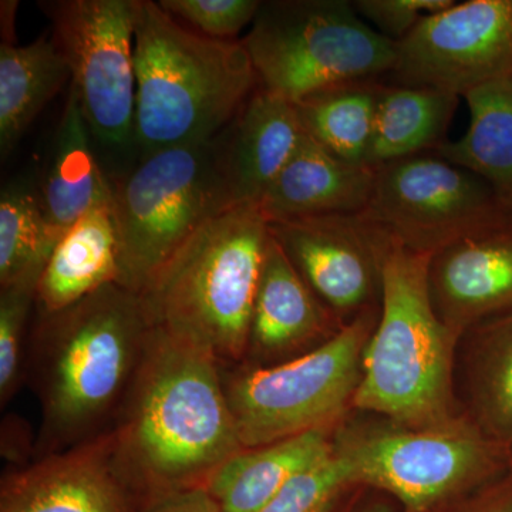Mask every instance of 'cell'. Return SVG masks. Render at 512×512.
Wrapping results in <instances>:
<instances>
[{
	"label": "cell",
	"mask_w": 512,
	"mask_h": 512,
	"mask_svg": "<svg viewBox=\"0 0 512 512\" xmlns=\"http://www.w3.org/2000/svg\"><path fill=\"white\" fill-rule=\"evenodd\" d=\"M268 221L258 204L205 222L138 295L151 328L225 363L247 356Z\"/></svg>",
	"instance_id": "cell-4"
},
{
	"label": "cell",
	"mask_w": 512,
	"mask_h": 512,
	"mask_svg": "<svg viewBox=\"0 0 512 512\" xmlns=\"http://www.w3.org/2000/svg\"><path fill=\"white\" fill-rule=\"evenodd\" d=\"M26 429L20 426V421L6 420L2 430V454L9 461H20V466H26L23 461L28 457L29 441Z\"/></svg>",
	"instance_id": "cell-34"
},
{
	"label": "cell",
	"mask_w": 512,
	"mask_h": 512,
	"mask_svg": "<svg viewBox=\"0 0 512 512\" xmlns=\"http://www.w3.org/2000/svg\"><path fill=\"white\" fill-rule=\"evenodd\" d=\"M470 111L466 134L433 153L485 181L512 210V77L464 96Z\"/></svg>",
	"instance_id": "cell-24"
},
{
	"label": "cell",
	"mask_w": 512,
	"mask_h": 512,
	"mask_svg": "<svg viewBox=\"0 0 512 512\" xmlns=\"http://www.w3.org/2000/svg\"><path fill=\"white\" fill-rule=\"evenodd\" d=\"M259 87L296 103L340 84L392 73L396 43L348 0L262 2L242 40Z\"/></svg>",
	"instance_id": "cell-7"
},
{
	"label": "cell",
	"mask_w": 512,
	"mask_h": 512,
	"mask_svg": "<svg viewBox=\"0 0 512 512\" xmlns=\"http://www.w3.org/2000/svg\"><path fill=\"white\" fill-rule=\"evenodd\" d=\"M434 308L450 328L512 311V224L468 235L431 255Z\"/></svg>",
	"instance_id": "cell-15"
},
{
	"label": "cell",
	"mask_w": 512,
	"mask_h": 512,
	"mask_svg": "<svg viewBox=\"0 0 512 512\" xmlns=\"http://www.w3.org/2000/svg\"><path fill=\"white\" fill-rule=\"evenodd\" d=\"M480 363L481 416L491 439L512 444V311L494 320L483 332Z\"/></svg>",
	"instance_id": "cell-27"
},
{
	"label": "cell",
	"mask_w": 512,
	"mask_h": 512,
	"mask_svg": "<svg viewBox=\"0 0 512 512\" xmlns=\"http://www.w3.org/2000/svg\"><path fill=\"white\" fill-rule=\"evenodd\" d=\"M359 215L392 244L430 255L512 224L511 208L490 185L433 151L376 167L372 195Z\"/></svg>",
	"instance_id": "cell-10"
},
{
	"label": "cell",
	"mask_w": 512,
	"mask_h": 512,
	"mask_svg": "<svg viewBox=\"0 0 512 512\" xmlns=\"http://www.w3.org/2000/svg\"><path fill=\"white\" fill-rule=\"evenodd\" d=\"M109 431L114 463L141 507L205 487L244 450L220 363L153 328Z\"/></svg>",
	"instance_id": "cell-1"
},
{
	"label": "cell",
	"mask_w": 512,
	"mask_h": 512,
	"mask_svg": "<svg viewBox=\"0 0 512 512\" xmlns=\"http://www.w3.org/2000/svg\"><path fill=\"white\" fill-rule=\"evenodd\" d=\"M439 512H512V473L471 500L460 498Z\"/></svg>",
	"instance_id": "cell-33"
},
{
	"label": "cell",
	"mask_w": 512,
	"mask_h": 512,
	"mask_svg": "<svg viewBox=\"0 0 512 512\" xmlns=\"http://www.w3.org/2000/svg\"><path fill=\"white\" fill-rule=\"evenodd\" d=\"M369 315L288 362L224 373L225 396L242 447L266 446L326 429L342 413L360 382V357L369 342Z\"/></svg>",
	"instance_id": "cell-8"
},
{
	"label": "cell",
	"mask_w": 512,
	"mask_h": 512,
	"mask_svg": "<svg viewBox=\"0 0 512 512\" xmlns=\"http://www.w3.org/2000/svg\"><path fill=\"white\" fill-rule=\"evenodd\" d=\"M460 97L433 87L384 84L366 165L431 153L447 141Z\"/></svg>",
	"instance_id": "cell-23"
},
{
	"label": "cell",
	"mask_w": 512,
	"mask_h": 512,
	"mask_svg": "<svg viewBox=\"0 0 512 512\" xmlns=\"http://www.w3.org/2000/svg\"><path fill=\"white\" fill-rule=\"evenodd\" d=\"M150 332L140 295L119 284L104 286L63 311L39 313L32 336L42 410L37 457L109 429Z\"/></svg>",
	"instance_id": "cell-2"
},
{
	"label": "cell",
	"mask_w": 512,
	"mask_h": 512,
	"mask_svg": "<svg viewBox=\"0 0 512 512\" xmlns=\"http://www.w3.org/2000/svg\"><path fill=\"white\" fill-rule=\"evenodd\" d=\"M37 285L0 289V403L15 396L25 376L26 326L36 305Z\"/></svg>",
	"instance_id": "cell-29"
},
{
	"label": "cell",
	"mask_w": 512,
	"mask_h": 512,
	"mask_svg": "<svg viewBox=\"0 0 512 512\" xmlns=\"http://www.w3.org/2000/svg\"><path fill=\"white\" fill-rule=\"evenodd\" d=\"M261 3L258 0H160L158 5L200 35L234 40L245 26L252 25Z\"/></svg>",
	"instance_id": "cell-30"
},
{
	"label": "cell",
	"mask_w": 512,
	"mask_h": 512,
	"mask_svg": "<svg viewBox=\"0 0 512 512\" xmlns=\"http://www.w3.org/2000/svg\"><path fill=\"white\" fill-rule=\"evenodd\" d=\"M365 512H383V511L370 510V511H365Z\"/></svg>",
	"instance_id": "cell-35"
},
{
	"label": "cell",
	"mask_w": 512,
	"mask_h": 512,
	"mask_svg": "<svg viewBox=\"0 0 512 512\" xmlns=\"http://www.w3.org/2000/svg\"><path fill=\"white\" fill-rule=\"evenodd\" d=\"M133 10L137 153L217 137L259 86L244 42L200 35L158 2L133 0Z\"/></svg>",
	"instance_id": "cell-3"
},
{
	"label": "cell",
	"mask_w": 512,
	"mask_h": 512,
	"mask_svg": "<svg viewBox=\"0 0 512 512\" xmlns=\"http://www.w3.org/2000/svg\"><path fill=\"white\" fill-rule=\"evenodd\" d=\"M37 191L47 221L60 234L87 212L113 202V181L100 164L72 87Z\"/></svg>",
	"instance_id": "cell-19"
},
{
	"label": "cell",
	"mask_w": 512,
	"mask_h": 512,
	"mask_svg": "<svg viewBox=\"0 0 512 512\" xmlns=\"http://www.w3.org/2000/svg\"><path fill=\"white\" fill-rule=\"evenodd\" d=\"M383 87L380 80L340 84L292 104L306 136L342 160L366 165Z\"/></svg>",
	"instance_id": "cell-25"
},
{
	"label": "cell",
	"mask_w": 512,
	"mask_h": 512,
	"mask_svg": "<svg viewBox=\"0 0 512 512\" xmlns=\"http://www.w3.org/2000/svg\"><path fill=\"white\" fill-rule=\"evenodd\" d=\"M72 72L70 87L94 146L136 150V66L133 0L40 2Z\"/></svg>",
	"instance_id": "cell-11"
},
{
	"label": "cell",
	"mask_w": 512,
	"mask_h": 512,
	"mask_svg": "<svg viewBox=\"0 0 512 512\" xmlns=\"http://www.w3.org/2000/svg\"><path fill=\"white\" fill-rule=\"evenodd\" d=\"M269 232L316 296L332 312L362 308L382 289L390 241L359 214L268 222Z\"/></svg>",
	"instance_id": "cell-13"
},
{
	"label": "cell",
	"mask_w": 512,
	"mask_h": 512,
	"mask_svg": "<svg viewBox=\"0 0 512 512\" xmlns=\"http://www.w3.org/2000/svg\"><path fill=\"white\" fill-rule=\"evenodd\" d=\"M141 505L114 463L109 429L0 481V512H138Z\"/></svg>",
	"instance_id": "cell-14"
},
{
	"label": "cell",
	"mask_w": 512,
	"mask_h": 512,
	"mask_svg": "<svg viewBox=\"0 0 512 512\" xmlns=\"http://www.w3.org/2000/svg\"><path fill=\"white\" fill-rule=\"evenodd\" d=\"M376 168L330 153L303 133L301 143L258 202L266 221L318 215H355L365 210Z\"/></svg>",
	"instance_id": "cell-16"
},
{
	"label": "cell",
	"mask_w": 512,
	"mask_h": 512,
	"mask_svg": "<svg viewBox=\"0 0 512 512\" xmlns=\"http://www.w3.org/2000/svg\"><path fill=\"white\" fill-rule=\"evenodd\" d=\"M350 487L346 468L335 450L299 471L259 512H336Z\"/></svg>",
	"instance_id": "cell-28"
},
{
	"label": "cell",
	"mask_w": 512,
	"mask_h": 512,
	"mask_svg": "<svg viewBox=\"0 0 512 512\" xmlns=\"http://www.w3.org/2000/svg\"><path fill=\"white\" fill-rule=\"evenodd\" d=\"M390 74L458 97L511 79L512 0H468L427 16L396 43Z\"/></svg>",
	"instance_id": "cell-12"
},
{
	"label": "cell",
	"mask_w": 512,
	"mask_h": 512,
	"mask_svg": "<svg viewBox=\"0 0 512 512\" xmlns=\"http://www.w3.org/2000/svg\"><path fill=\"white\" fill-rule=\"evenodd\" d=\"M119 279L120 239L111 202L87 212L57 242L37 284V311H63Z\"/></svg>",
	"instance_id": "cell-20"
},
{
	"label": "cell",
	"mask_w": 512,
	"mask_h": 512,
	"mask_svg": "<svg viewBox=\"0 0 512 512\" xmlns=\"http://www.w3.org/2000/svg\"><path fill=\"white\" fill-rule=\"evenodd\" d=\"M332 448L325 429L244 448L212 474L205 488L221 512H259L292 477Z\"/></svg>",
	"instance_id": "cell-21"
},
{
	"label": "cell",
	"mask_w": 512,
	"mask_h": 512,
	"mask_svg": "<svg viewBox=\"0 0 512 512\" xmlns=\"http://www.w3.org/2000/svg\"><path fill=\"white\" fill-rule=\"evenodd\" d=\"M63 234L47 221L39 191L16 181L0 195V289L39 284Z\"/></svg>",
	"instance_id": "cell-26"
},
{
	"label": "cell",
	"mask_w": 512,
	"mask_h": 512,
	"mask_svg": "<svg viewBox=\"0 0 512 512\" xmlns=\"http://www.w3.org/2000/svg\"><path fill=\"white\" fill-rule=\"evenodd\" d=\"M138 512H221L207 488H192L157 498Z\"/></svg>",
	"instance_id": "cell-32"
},
{
	"label": "cell",
	"mask_w": 512,
	"mask_h": 512,
	"mask_svg": "<svg viewBox=\"0 0 512 512\" xmlns=\"http://www.w3.org/2000/svg\"><path fill=\"white\" fill-rule=\"evenodd\" d=\"M232 207L222 133L204 143L140 157L113 181L119 285L143 291L198 228Z\"/></svg>",
	"instance_id": "cell-6"
},
{
	"label": "cell",
	"mask_w": 512,
	"mask_h": 512,
	"mask_svg": "<svg viewBox=\"0 0 512 512\" xmlns=\"http://www.w3.org/2000/svg\"><path fill=\"white\" fill-rule=\"evenodd\" d=\"M330 312L269 235L247 353L278 356L302 348L329 329Z\"/></svg>",
	"instance_id": "cell-18"
},
{
	"label": "cell",
	"mask_w": 512,
	"mask_h": 512,
	"mask_svg": "<svg viewBox=\"0 0 512 512\" xmlns=\"http://www.w3.org/2000/svg\"><path fill=\"white\" fill-rule=\"evenodd\" d=\"M350 485L394 495L403 512H439L507 467L508 446L471 427L448 423L383 430L333 444Z\"/></svg>",
	"instance_id": "cell-9"
},
{
	"label": "cell",
	"mask_w": 512,
	"mask_h": 512,
	"mask_svg": "<svg viewBox=\"0 0 512 512\" xmlns=\"http://www.w3.org/2000/svg\"><path fill=\"white\" fill-rule=\"evenodd\" d=\"M69 63L55 37L42 35L28 46L0 45V151L12 153L30 124L55 99L67 80Z\"/></svg>",
	"instance_id": "cell-22"
},
{
	"label": "cell",
	"mask_w": 512,
	"mask_h": 512,
	"mask_svg": "<svg viewBox=\"0 0 512 512\" xmlns=\"http://www.w3.org/2000/svg\"><path fill=\"white\" fill-rule=\"evenodd\" d=\"M222 136L234 205L258 204L291 160L303 130L291 101L258 86Z\"/></svg>",
	"instance_id": "cell-17"
},
{
	"label": "cell",
	"mask_w": 512,
	"mask_h": 512,
	"mask_svg": "<svg viewBox=\"0 0 512 512\" xmlns=\"http://www.w3.org/2000/svg\"><path fill=\"white\" fill-rule=\"evenodd\" d=\"M430 254L390 242L382 264V316L363 352L353 403L417 429L450 423L456 329L434 308Z\"/></svg>",
	"instance_id": "cell-5"
},
{
	"label": "cell",
	"mask_w": 512,
	"mask_h": 512,
	"mask_svg": "<svg viewBox=\"0 0 512 512\" xmlns=\"http://www.w3.org/2000/svg\"><path fill=\"white\" fill-rule=\"evenodd\" d=\"M454 0H356L362 19L394 43L400 42L427 16L454 5Z\"/></svg>",
	"instance_id": "cell-31"
}]
</instances>
